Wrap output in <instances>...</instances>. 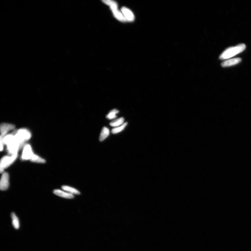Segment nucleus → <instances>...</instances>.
<instances>
[{
    "label": "nucleus",
    "instance_id": "9b49d317",
    "mask_svg": "<svg viewBox=\"0 0 251 251\" xmlns=\"http://www.w3.org/2000/svg\"><path fill=\"white\" fill-rule=\"evenodd\" d=\"M54 193L55 194V195L59 196L60 197L64 198L72 199L74 197V195L72 194L66 192H64V191L60 190H54Z\"/></svg>",
    "mask_w": 251,
    "mask_h": 251
},
{
    "label": "nucleus",
    "instance_id": "20e7f679",
    "mask_svg": "<svg viewBox=\"0 0 251 251\" xmlns=\"http://www.w3.org/2000/svg\"><path fill=\"white\" fill-rule=\"evenodd\" d=\"M14 136L16 140L21 147L25 142L28 141L31 138V134L26 129H20L17 131Z\"/></svg>",
    "mask_w": 251,
    "mask_h": 251
},
{
    "label": "nucleus",
    "instance_id": "f03ea898",
    "mask_svg": "<svg viewBox=\"0 0 251 251\" xmlns=\"http://www.w3.org/2000/svg\"><path fill=\"white\" fill-rule=\"evenodd\" d=\"M246 48L245 45L242 43L234 46L228 48L223 51L220 56V60H225L232 57L242 53Z\"/></svg>",
    "mask_w": 251,
    "mask_h": 251
},
{
    "label": "nucleus",
    "instance_id": "6e6552de",
    "mask_svg": "<svg viewBox=\"0 0 251 251\" xmlns=\"http://www.w3.org/2000/svg\"><path fill=\"white\" fill-rule=\"evenodd\" d=\"M121 12L127 21L133 22L135 20V16L130 9L125 7L121 9Z\"/></svg>",
    "mask_w": 251,
    "mask_h": 251
},
{
    "label": "nucleus",
    "instance_id": "f257e3e1",
    "mask_svg": "<svg viewBox=\"0 0 251 251\" xmlns=\"http://www.w3.org/2000/svg\"><path fill=\"white\" fill-rule=\"evenodd\" d=\"M1 140L7 145V151L10 155H12L18 153L21 146L15 138L14 135H7L3 138H1Z\"/></svg>",
    "mask_w": 251,
    "mask_h": 251
},
{
    "label": "nucleus",
    "instance_id": "4468645a",
    "mask_svg": "<svg viewBox=\"0 0 251 251\" xmlns=\"http://www.w3.org/2000/svg\"><path fill=\"white\" fill-rule=\"evenodd\" d=\"M62 189L66 192L72 194L79 195L80 194V192L78 190L68 186H62Z\"/></svg>",
    "mask_w": 251,
    "mask_h": 251
},
{
    "label": "nucleus",
    "instance_id": "2eb2a0df",
    "mask_svg": "<svg viewBox=\"0 0 251 251\" xmlns=\"http://www.w3.org/2000/svg\"><path fill=\"white\" fill-rule=\"evenodd\" d=\"M124 120H125L124 118L121 117L111 122L110 125L111 126L114 127H116L122 125Z\"/></svg>",
    "mask_w": 251,
    "mask_h": 251
},
{
    "label": "nucleus",
    "instance_id": "39448f33",
    "mask_svg": "<svg viewBox=\"0 0 251 251\" xmlns=\"http://www.w3.org/2000/svg\"><path fill=\"white\" fill-rule=\"evenodd\" d=\"M18 153H16L10 156H6L2 157L0 163V170L1 173H3L5 169L9 167L15 161L18 157Z\"/></svg>",
    "mask_w": 251,
    "mask_h": 251
},
{
    "label": "nucleus",
    "instance_id": "f3484780",
    "mask_svg": "<svg viewBox=\"0 0 251 251\" xmlns=\"http://www.w3.org/2000/svg\"><path fill=\"white\" fill-rule=\"evenodd\" d=\"M127 122L124 123L120 126L113 128L111 131L112 133L113 134H116L121 132L125 129L127 125Z\"/></svg>",
    "mask_w": 251,
    "mask_h": 251
},
{
    "label": "nucleus",
    "instance_id": "a211bd4d",
    "mask_svg": "<svg viewBox=\"0 0 251 251\" xmlns=\"http://www.w3.org/2000/svg\"><path fill=\"white\" fill-rule=\"evenodd\" d=\"M31 161L32 162L39 163H44L46 162V161L44 159L35 154H34L32 157Z\"/></svg>",
    "mask_w": 251,
    "mask_h": 251
},
{
    "label": "nucleus",
    "instance_id": "ddd939ff",
    "mask_svg": "<svg viewBox=\"0 0 251 251\" xmlns=\"http://www.w3.org/2000/svg\"><path fill=\"white\" fill-rule=\"evenodd\" d=\"M12 220V224L16 229H18L20 227V222L19 218L16 215V214L12 212L11 214Z\"/></svg>",
    "mask_w": 251,
    "mask_h": 251
},
{
    "label": "nucleus",
    "instance_id": "423d86ee",
    "mask_svg": "<svg viewBox=\"0 0 251 251\" xmlns=\"http://www.w3.org/2000/svg\"><path fill=\"white\" fill-rule=\"evenodd\" d=\"M34 155L31 146L29 145H27L24 148L21 159L23 160H31Z\"/></svg>",
    "mask_w": 251,
    "mask_h": 251
},
{
    "label": "nucleus",
    "instance_id": "f8f14e48",
    "mask_svg": "<svg viewBox=\"0 0 251 251\" xmlns=\"http://www.w3.org/2000/svg\"><path fill=\"white\" fill-rule=\"evenodd\" d=\"M110 135V131L105 127H104L102 130L99 137V140L102 141L105 139Z\"/></svg>",
    "mask_w": 251,
    "mask_h": 251
},
{
    "label": "nucleus",
    "instance_id": "9d476101",
    "mask_svg": "<svg viewBox=\"0 0 251 251\" xmlns=\"http://www.w3.org/2000/svg\"><path fill=\"white\" fill-rule=\"evenodd\" d=\"M241 61H242V59L239 58L228 59L227 60L222 62L221 64V66L223 67L232 66L239 63Z\"/></svg>",
    "mask_w": 251,
    "mask_h": 251
},
{
    "label": "nucleus",
    "instance_id": "0eeeda50",
    "mask_svg": "<svg viewBox=\"0 0 251 251\" xmlns=\"http://www.w3.org/2000/svg\"><path fill=\"white\" fill-rule=\"evenodd\" d=\"M9 186V175L7 172L3 173L0 182V188L2 190H6Z\"/></svg>",
    "mask_w": 251,
    "mask_h": 251
},
{
    "label": "nucleus",
    "instance_id": "1a4fd4ad",
    "mask_svg": "<svg viewBox=\"0 0 251 251\" xmlns=\"http://www.w3.org/2000/svg\"><path fill=\"white\" fill-rule=\"evenodd\" d=\"M14 126L12 124H3L1 126V138L4 137L10 131L14 129Z\"/></svg>",
    "mask_w": 251,
    "mask_h": 251
},
{
    "label": "nucleus",
    "instance_id": "dca6fc26",
    "mask_svg": "<svg viewBox=\"0 0 251 251\" xmlns=\"http://www.w3.org/2000/svg\"><path fill=\"white\" fill-rule=\"evenodd\" d=\"M119 113V111L116 109H114L109 112V113L107 115L106 118L110 120L116 118L117 116L116 114Z\"/></svg>",
    "mask_w": 251,
    "mask_h": 251
},
{
    "label": "nucleus",
    "instance_id": "7ed1b4c3",
    "mask_svg": "<svg viewBox=\"0 0 251 251\" xmlns=\"http://www.w3.org/2000/svg\"><path fill=\"white\" fill-rule=\"evenodd\" d=\"M108 6H110L113 13L115 18L119 21L122 22L127 21L121 11L119 10L118 8V4L115 1L109 0L107 2Z\"/></svg>",
    "mask_w": 251,
    "mask_h": 251
}]
</instances>
